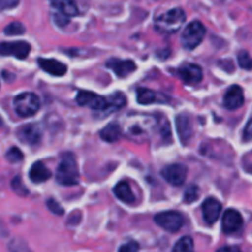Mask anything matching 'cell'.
Wrapping results in <instances>:
<instances>
[{"label": "cell", "mask_w": 252, "mask_h": 252, "mask_svg": "<svg viewBox=\"0 0 252 252\" xmlns=\"http://www.w3.org/2000/svg\"><path fill=\"white\" fill-rule=\"evenodd\" d=\"M31 52V46L25 41L2 42L0 46L1 56H12L17 59H25Z\"/></svg>", "instance_id": "cell-8"}, {"label": "cell", "mask_w": 252, "mask_h": 252, "mask_svg": "<svg viewBox=\"0 0 252 252\" xmlns=\"http://www.w3.org/2000/svg\"><path fill=\"white\" fill-rule=\"evenodd\" d=\"M20 0H1V9L2 10H7V9H12V7L17 6Z\"/></svg>", "instance_id": "cell-32"}, {"label": "cell", "mask_w": 252, "mask_h": 252, "mask_svg": "<svg viewBox=\"0 0 252 252\" xmlns=\"http://www.w3.org/2000/svg\"><path fill=\"white\" fill-rule=\"evenodd\" d=\"M204 36H206V27L201 21L189 22L186 27H185L184 32L181 34V44L185 49L192 51L203 41Z\"/></svg>", "instance_id": "cell-4"}, {"label": "cell", "mask_w": 252, "mask_h": 252, "mask_svg": "<svg viewBox=\"0 0 252 252\" xmlns=\"http://www.w3.org/2000/svg\"><path fill=\"white\" fill-rule=\"evenodd\" d=\"M25 26L19 21H14L11 24L6 25V27L4 29V33L6 36H20V34L25 33Z\"/></svg>", "instance_id": "cell-23"}, {"label": "cell", "mask_w": 252, "mask_h": 252, "mask_svg": "<svg viewBox=\"0 0 252 252\" xmlns=\"http://www.w3.org/2000/svg\"><path fill=\"white\" fill-rule=\"evenodd\" d=\"M17 138L25 144L36 145L41 140L42 130L36 123H29V125H24L17 130Z\"/></svg>", "instance_id": "cell-11"}, {"label": "cell", "mask_w": 252, "mask_h": 252, "mask_svg": "<svg viewBox=\"0 0 252 252\" xmlns=\"http://www.w3.org/2000/svg\"><path fill=\"white\" fill-rule=\"evenodd\" d=\"M46 204H47V208L49 209V212H52L54 216H63L64 214L63 207H62L54 198L47 199Z\"/></svg>", "instance_id": "cell-29"}, {"label": "cell", "mask_w": 252, "mask_h": 252, "mask_svg": "<svg viewBox=\"0 0 252 252\" xmlns=\"http://www.w3.org/2000/svg\"><path fill=\"white\" fill-rule=\"evenodd\" d=\"M11 189L12 191L16 194H19V196H26V194H29V189H26V186L24 185V182H22L21 177L20 176H16L12 179Z\"/></svg>", "instance_id": "cell-25"}, {"label": "cell", "mask_w": 252, "mask_h": 252, "mask_svg": "<svg viewBox=\"0 0 252 252\" xmlns=\"http://www.w3.org/2000/svg\"><path fill=\"white\" fill-rule=\"evenodd\" d=\"M14 111L19 117H31L41 108L39 97L33 93H21L15 96L12 101Z\"/></svg>", "instance_id": "cell-3"}, {"label": "cell", "mask_w": 252, "mask_h": 252, "mask_svg": "<svg viewBox=\"0 0 252 252\" xmlns=\"http://www.w3.org/2000/svg\"><path fill=\"white\" fill-rule=\"evenodd\" d=\"M5 158L11 164H16V162H20L22 159H24V155H22V152L19 149V148H10L9 150L5 154Z\"/></svg>", "instance_id": "cell-28"}, {"label": "cell", "mask_w": 252, "mask_h": 252, "mask_svg": "<svg viewBox=\"0 0 252 252\" xmlns=\"http://www.w3.org/2000/svg\"><path fill=\"white\" fill-rule=\"evenodd\" d=\"M49 2L57 10V12L69 19L79 14V9L74 0H49Z\"/></svg>", "instance_id": "cell-17"}, {"label": "cell", "mask_w": 252, "mask_h": 252, "mask_svg": "<svg viewBox=\"0 0 252 252\" xmlns=\"http://www.w3.org/2000/svg\"><path fill=\"white\" fill-rule=\"evenodd\" d=\"M187 167L182 164H172L164 167L161 171V176L167 184L172 186H181L187 179Z\"/></svg>", "instance_id": "cell-7"}, {"label": "cell", "mask_w": 252, "mask_h": 252, "mask_svg": "<svg viewBox=\"0 0 252 252\" xmlns=\"http://www.w3.org/2000/svg\"><path fill=\"white\" fill-rule=\"evenodd\" d=\"M7 248H9L10 252H32L29 249V246L26 245V243L24 240H21V239H14V240H11Z\"/></svg>", "instance_id": "cell-26"}, {"label": "cell", "mask_w": 252, "mask_h": 252, "mask_svg": "<svg viewBox=\"0 0 252 252\" xmlns=\"http://www.w3.org/2000/svg\"><path fill=\"white\" fill-rule=\"evenodd\" d=\"M238 63L241 69L244 70H252V58L249 52L241 51L238 54Z\"/></svg>", "instance_id": "cell-24"}, {"label": "cell", "mask_w": 252, "mask_h": 252, "mask_svg": "<svg viewBox=\"0 0 252 252\" xmlns=\"http://www.w3.org/2000/svg\"><path fill=\"white\" fill-rule=\"evenodd\" d=\"M176 128H177V133H179L181 142L184 143V144H187V143L191 140L192 134H193V127H192V122L189 116L185 115V113L177 116Z\"/></svg>", "instance_id": "cell-15"}, {"label": "cell", "mask_w": 252, "mask_h": 252, "mask_svg": "<svg viewBox=\"0 0 252 252\" xmlns=\"http://www.w3.org/2000/svg\"><path fill=\"white\" fill-rule=\"evenodd\" d=\"M29 176L31 181L34 182V184H42V182H46L47 180L51 179L52 174L43 162L36 161L32 165L31 169H30Z\"/></svg>", "instance_id": "cell-18"}, {"label": "cell", "mask_w": 252, "mask_h": 252, "mask_svg": "<svg viewBox=\"0 0 252 252\" xmlns=\"http://www.w3.org/2000/svg\"><path fill=\"white\" fill-rule=\"evenodd\" d=\"M113 193L121 202L132 204L135 202V196L132 191V187L127 181H120L113 187Z\"/></svg>", "instance_id": "cell-19"}, {"label": "cell", "mask_w": 252, "mask_h": 252, "mask_svg": "<svg viewBox=\"0 0 252 252\" xmlns=\"http://www.w3.org/2000/svg\"><path fill=\"white\" fill-rule=\"evenodd\" d=\"M244 102H245L244 91L239 85H231L223 97L224 107L229 111L238 110L244 105Z\"/></svg>", "instance_id": "cell-10"}, {"label": "cell", "mask_w": 252, "mask_h": 252, "mask_svg": "<svg viewBox=\"0 0 252 252\" xmlns=\"http://www.w3.org/2000/svg\"><path fill=\"white\" fill-rule=\"evenodd\" d=\"M139 251V244L137 241H128V243H125L123 245L120 246L118 249V252H138Z\"/></svg>", "instance_id": "cell-30"}, {"label": "cell", "mask_w": 252, "mask_h": 252, "mask_svg": "<svg viewBox=\"0 0 252 252\" xmlns=\"http://www.w3.org/2000/svg\"><path fill=\"white\" fill-rule=\"evenodd\" d=\"M137 101L140 105H150L154 102H165L167 98L164 95L155 93V91L150 90V89L139 88L137 90Z\"/></svg>", "instance_id": "cell-20"}, {"label": "cell", "mask_w": 252, "mask_h": 252, "mask_svg": "<svg viewBox=\"0 0 252 252\" xmlns=\"http://www.w3.org/2000/svg\"><path fill=\"white\" fill-rule=\"evenodd\" d=\"M177 74H179L180 79H181L184 83L189 84V85L199 83V81L202 80V78H203L202 68L193 63H187L181 65L179 68V70H177Z\"/></svg>", "instance_id": "cell-12"}, {"label": "cell", "mask_w": 252, "mask_h": 252, "mask_svg": "<svg viewBox=\"0 0 252 252\" xmlns=\"http://www.w3.org/2000/svg\"><path fill=\"white\" fill-rule=\"evenodd\" d=\"M244 140H246V142H249V140H252V117L250 120L248 121V123H246L245 128H244Z\"/></svg>", "instance_id": "cell-31"}, {"label": "cell", "mask_w": 252, "mask_h": 252, "mask_svg": "<svg viewBox=\"0 0 252 252\" xmlns=\"http://www.w3.org/2000/svg\"><path fill=\"white\" fill-rule=\"evenodd\" d=\"M106 66L108 69H111L120 78H126V76L129 75L130 73H133L137 69V65H135V63L133 61L117 58H111L110 61H107Z\"/></svg>", "instance_id": "cell-14"}, {"label": "cell", "mask_w": 252, "mask_h": 252, "mask_svg": "<svg viewBox=\"0 0 252 252\" xmlns=\"http://www.w3.org/2000/svg\"><path fill=\"white\" fill-rule=\"evenodd\" d=\"M198 197H199V189L196 186V185H192V186H189V189L185 191L184 201L189 204L193 203V202H196L197 199H198Z\"/></svg>", "instance_id": "cell-27"}, {"label": "cell", "mask_w": 252, "mask_h": 252, "mask_svg": "<svg viewBox=\"0 0 252 252\" xmlns=\"http://www.w3.org/2000/svg\"><path fill=\"white\" fill-rule=\"evenodd\" d=\"M154 221L164 230L170 231V233H177L184 226L185 219L180 212L167 211L157 214L154 217Z\"/></svg>", "instance_id": "cell-6"}, {"label": "cell", "mask_w": 252, "mask_h": 252, "mask_svg": "<svg viewBox=\"0 0 252 252\" xmlns=\"http://www.w3.org/2000/svg\"><path fill=\"white\" fill-rule=\"evenodd\" d=\"M186 21V14L180 7L169 10L164 14L159 15L154 20V27L158 32L162 34L176 33L182 25Z\"/></svg>", "instance_id": "cell-2"}, {"label": "cell", "mask_w": 252, "mask_h": 252, "mask_svg": "<svg viewBox=\"0 0 252 252\" xmlns=\"http://www.w3.org/2000/svg\"><path fill=\"white\" fill-rule=\"evenodd\" d=\"M122 137V128L117 123H110L100 130V138L107 143L117 142Z\"/></svg>", "instance_id": "cell-21"}, {"label": "cell", "mask_w": 252, "mask_h": 252, "mask_svg": "<svg viewBox=\"0 0 252 252\" xmlns=\"http://www.w3.org/2000/svg\"><path fill=\"white\" fill-rule=\"evenodd\" d=\"M244 225L243 216L235 209H228L223 214L221 219V229L225 234H233L240 230Z\"/></svg>", "instance_id": "cell-9"}, {"label": "cell", "mask_w": 252, "mask_h": 252, "mask_svg": "<svg viewBox=\"0 0 252 252\" xmlns=\"http://www.w3.org/2000/svg\"><path fill=\"white\" fill-rule=\"evenodd\" d=\"M172 252H194V244L191 236H182L175 244Z\"/></svg>", "instance_id": "cell-22"}, {"label": "cell", "mask_w": 252, "mask_h": 252, "mask_svg": "<svg viewBox=\"0 0 252 252\" xmlns=\"http://www.w3.org/2000/svg\"><path fill=\"white\" fill-rule=\"evenodd\" d=\"M80 174H79V167L76 164L75 157L71 153H65L62 155L61 161L56 172V180L62 186H75L79 184Z\"/></svg>", "instance_id": "cell-1"}, {"label": "cell", "mask_w": 252, "mask_h": 252, "mask_svg": "<svg viewBox=\"0 0 252 252\" xmlns=\"http://www.w3.org/2000/svg\"><path fill=\"white\" fill-rule=\"evenodd\" d=\"M37 64L39 68L46 73L51 74L54 76H63L66 73V65L57 59H47V58H38Z\"/></svg>", "instance_id": "cell-16"}, {"label": "cell", "mask_w": 252, "mask_h": 252, "mask_svg": "<svg viewBox=\"0 0 252 252\" xmlns=\"http://www.w3.org/2000/svg\"><path fill=\"white\" fill-rule=\"evenodd\" d=\"M76 103L83 107H89L94 111H103V112H111L110 96L103 97L101 95L90 93V91H79L75 97Z\"/></svg>", "instance_id": "cell-5"}, {"label": "cell", "mask_w": 252, "mask_h": 252, "mask_svg": "<svg viewBox=\"0 0 252 252\" xmlns=\"http://www.w3.org/2000/svg\"><path fill=\"white\" fill-rule=\"evenodd\" d=\"M217 252H241V250L238 246H223Z\"/></svg>", "instance_id": "cell-33"}, {"label": "cell", "mask_w": 252, "mask_h": 252, "mask_svg": "<svg viewBox=\"0 0 252 252\" xmlns=\"http://www.w3.org/2000/svg\"><path fill=\"white\" fill-rule=\"evenodd\" d=\"M221 213V204L218 199L209 197L202 204V216H203L204 221L209 225H213L219 219Z\"/></svg>", "instance_id": "cell-13"}]
</instances>
